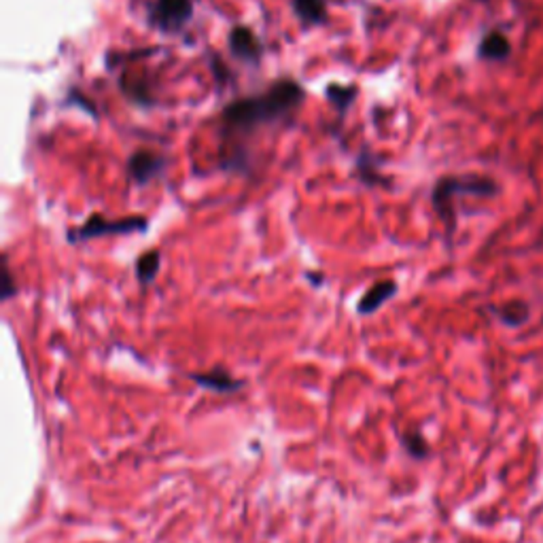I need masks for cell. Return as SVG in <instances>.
<instances>
[{"instance_id":"10","label":"cell","mask_w":543,"mask_h":543,"mask_svg":"<svg viewBox=\"0 0 543 543\" xmlns=\"http://www.w3.org/2000/svg\"><path fill=\"white\" fill-rule=\"evenodd\" d=\"M291 9L306 28L327 22V0H291Z\"/></svg>"},{"instance_id":"13","label":"cell","mask_w":543,"mask_h":543,"mask_svg":"<svg viewBox=\"0 0 543 543\" xmlns=\"http://www.w3.org/2000/svg\"><path fill=\"white\" fill-rule=\"evenodd\" d=\"M357 172H359V178L369 187H380V185H388V181L378 172V162L367 149L361 151L359 159H357Z\"/></svg>"},{"instance_id":"5","label":"cell","mask_w":543,"mask_h":543,"mask_svg":"<svg viewBox=\"0 0 543 543\" xmlns=\"http://www.w3.org/2000/svg\"><path fill=\"white\" fill-rule=\"evenodd\" d=\"M227 45L236 60L245 64H259L261 55H264V43H261L259 36L255 35L251 28H246V25H234V28L229 30Z\"/></svg>"},{"instance_id":"1","label":"cell","mask_w":543,"mask_h":543,"mask_svg":"<svg viewBox=\"0 0 543 543\" xmlns=\"http://www.w3.org/2000/svg\"><path fill=\"white\" fill-rule=\"evenodd\" d=\"M306 92L297 81L278 79L264 94L229 102L221 113L223 138L238 140V136L253 134L261 126H274L287 121L304 105Z\"/></svg>"},{"instance_id":"11","label":"cell","mask_w":543,"mask_h":543,"mask_svg":"<svg viewBox=\"0 0 543 543\" xmlns=\"http://www.w3.org/2000/svg\"><path fill=\"white\" fill-rule=\"evenodd\" d=\"M119 87H121V92H124L130 100L136 102L138 106L153 105L149 83H146L145 79H136V76H132L130 73H124L119 76Z\"/></svg>"},{"instance_id":"17","label":"cell","mask_w":543,"mask_h":543,"mask_svg":"<svg viewBox=\"0 0 543 543\" xmlns=\"http://www.w3.org/2000/svg\"><path fill=\"white\" fill-rule=\"evenodd\" d=\"M17 293V287L13 283V274H11V267H9V261L5 259V266H3V299H11L13 296Z\"/></svg>"},{"instance_id":"4","label":"cell","mask_w":543,"mask_h":543,"mask_svg":"<svg viewBox=\"0 0 543 543\" xmlns=\"http://www.w3.org/2000/svg\"><path fill=\"white\" fill-rule=\"evenodd\" d=\"M194 17V0H153L149 24L164 35H176Z\"/></svg>"},{"instance_id":"3","label":"cell","mask_w":543,"mask_h":543,"mask_svg":"<svg viewBox=\"0 0 543 543\" xmlns=\"http://www.w3.org/2000/svg\"><path fill=\"white\" fill-rule=\"evenodd\" d=\"M146 227H149V221L145 216H124V219H113L108 221L106 216L100 213H94L85 223H81L79 227H73L66 234V238L73 242V245H79V242L94 240V238H105V236H127V234H145Z\"/></svg>"},{"instance_id":"6","label":"cell","mask_w":543,"mask_h":543,"mask_svg":"<svg viewBox=\"0 0 543 543\" xmlns=\"http://www.w3.org/2000/svg\"><path fill=\"white\" fill-rule=\"evenodd\" d=\"M164 157H159L157 153L146 149L132 153L130 159H127V175H130V178L138 187H143V185L151 183L153 178H157L164 172Z\"/></svg>"},{"instance_id":"9","label":"cell","mask_w":543,"mask_h":543,"mask_svg":"<svg viewBox=\"0 0 543 543\" xmlns=\"http://www.w3.org/2000/svg\"><path fill=\"white\" fill-rule=\"evenodd\" d=\"M189 378L194 380L197 387L208 388V391H215V393H236L238 388L245 387V382L232 378L227 369L223 367H215L210 369V372L189 374Z\"/></svg>"},{"instance_id":"16","label":"cell","mask_w":543,"mask_h":543,"mask_svg":"<svg viewBox=\"0 0 543 543\" xmlns=\"http://www.w3.org/2000/svg\"><path fill=\"white\" fill-rule=\"evenodd\" d=\"M404 446L414 458H423L427 457V452H429L425 437L420 436V431H407L404 436Z\"/></svg>"},{"instance_id":"7","label":"cell","mask_w":543,"mask_h":543,"mask_svg":"<svg viewBox=\"0 0 543 543\" xmlns=\"http://www.w3.org/2000/svg\"><path fill=\"white\" fill-rule=\"evenodd\" d=\"M397 291H399V287L395 280H391V278L380 280V283L372 285L366 293H363L359 304H357V312L363 317L374 315V312H378L387 302H391V299L397 296Z\"/></svg>"},{"instance_id":"2","label":"cell","mask_w":543,"mask_h":543,"mask_svg":"<svg viewBox=\"0 0 543 543\" xmlns=\"http://www.w3.org/2000/svg\"><path fill=\"white\" fill-rule=\"evenodd\" d=\"M499 191L490 176L484 175H465V176H442L436 183L431 194L433 208L442 223L446 232L452 234L457 227V213H455V197L457 196H476V197H493Z\"/></svg>"},{"instance_id":"18","label":"cell","mask_w":543,"mask_h":543,"mask_svg":"<svg viewBox=\"0 0 543 543\" xmlns=\"http://www.w3.org/2000/svg\"><path fill=\"white\" fill-rule=\"evenodd\" d=\"M306 278H312V283L315 285H321V280H323L321 274H310V272H306Z\"/></svg>"},{"instance_id":"8","label":"cell","mask_w":543,"mask_h":543,"mask_svg":"<svg viewBox=\"0 0 543 543\" xmlns=\"http://www.w3.org/2000/svg\"><path fill=\"white\" fill-rule=\"evenodd\" d=\"M512 55V41L503 30H488L478 43V57L487 62H503Z\"/></svg>"},{"instance_id":"15","label":"cell","mask_w":543,"mask_h":543,"mask_svg":"<svg viewBox=\"0 0 543 543\" xmlns=\"http://www.w3.org/2000/svg\"><path fill=\"white\" fill-rule=\"evenodd\" d=\"M497 317H499L506 325H509V327H520L522 323L528 321L531 310H528V306L525 302L516 299V302H508L503 304L501 308H497Z\"/></svg>"},{"instance_id":"14","label":"cell","mask_w":543,"mask_h":543,"mask_svg":"<svg viewBox=\"0 0 543 543\" xmlns=\"http://www.w3.org/2000/svg\"><path fill=\"white\" fill-rule=\"evenodd\" d=\"M357 94L359 89L355 85H340V83H331L327 87V100L336 106V111L340 115H347V111L353 106V102L357 100Z\"/></svg>"},{"instance_id":"12","label":"cell","mask_w":543,"mask_h":543,"mask_svg":"<svg viewBox=\"0 0 543 543\" xmlns=\"http://www.w3.org/2000/svg\"><path fill=\"white\" fill-rule=\"evenodd\" d=\"M159 267H162V253H159L157 248H151V251L140 255V257L136 259V278H138V283L143 287L151 285L153 280L157 278Z\"/></svg>"}]
</instances>
